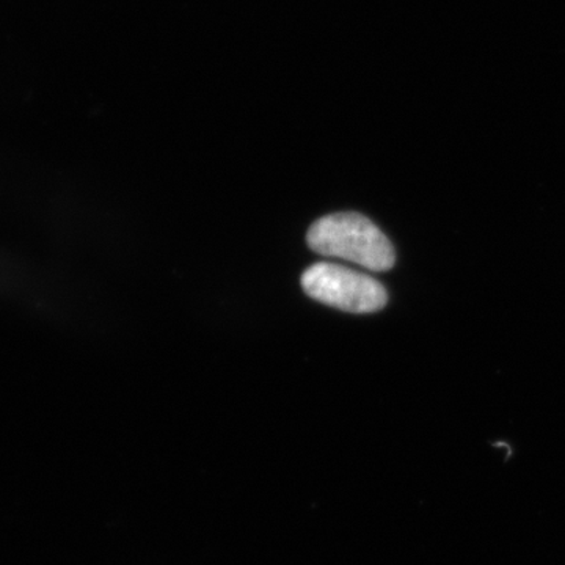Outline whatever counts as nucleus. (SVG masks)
I'll return each instance as SVG.
<instances>
[{"label": "nucleus", "mask_w": 565, "mask_h": 565, "mask_svg": "<svg viewBox=\"0 0 565 565\" xmlns=\"http://www.w3.org/2000/svg\"><path fill=\"white\" fill-rule=\"evenodd\" d=\"M307 243L318 255L344 259L371 273H386L396 263L388 237L356 212H338L319 218L311 225Z\"/></svg>", "instance_id": "obj_1"}, {"label": "nucleus", "mask_w": 565, "mask_h": 565, "mask_svg": "<svg viewBox=\"0 0 565 565\" xmlns=\"http://www.w3.org/2000/svg\"><path fill=\"white\" fill-rule=\"evenodd\" d=\"M300 282L311 299L348 313H375L388 302L384 286L375 278L340 264H315L305 270Z\"/></svg>", "instance_id": "obj_2"}]
</instances>
